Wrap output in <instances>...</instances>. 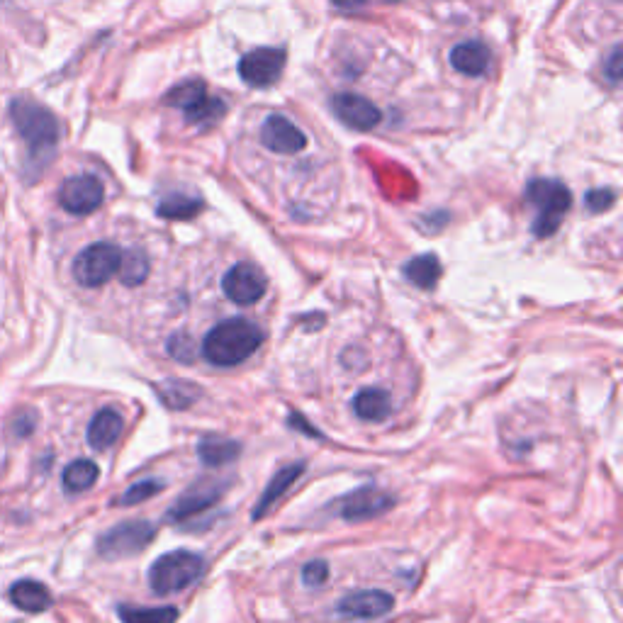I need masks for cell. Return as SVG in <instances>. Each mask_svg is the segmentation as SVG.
Returning a JSON list of instances; mask_svg holds the SVG:
<instances>
[{"instance_id": "6da1fadb", "label": "cell", "mask_w": 623, "mask_h": 623, "mask_svg": "<svg viewBox=\"0 0 623 623\" xmlns=\"http://www.w3.org/2000/svg\"><path fill=\"white\" fill-rule=\"evenodd\" d=\"M8 112L22 142L27 144L30 173L37 178L44 168L52 164L56 147H59V122H56L52 110H47L32 98H15Z\"/></svg>"}, {"instance_id": "8992f818", "label": "cell", "mask_w": 623, "mask_h": 623, "mask_svg": "<svg viewBox=\"0 0 623 623\" xmlns=\"http://www.w3.org/2000/svg\"><path fill=\"white\" fill-rule=\"evenodd\" d=\"M156 529L151 521H125V524L112 526L98 538V553L105 560H120L129 555L142 553L154 541Z\"/></svg>"}, {"instance_id": "ffe728a7", "label": "cell", "mask_w": 623, "mask_h": 623, "mask_svg": "<svg viewBox=\"0 0 623 623\" xmlns=\"http://www.w3.org/2000/svg\"><path fill=\"white\" fill-rule=\"evenodd\" d=\"M390 412V392H385L383 387H366L353 397V414L363 422H383L390 417Z\"/></svg>"}, {"instance_id": "603a6c76", "label": "cell", "mask_w": 623, "mask_h": 623, "mask_svg": "<svg viewBox=\"0 0 623 623\" xmlns=\"http://www.w3.org/2000/svg\"><path fill=\"white\" fill-rule=\"evenodd\" d=\"M117 616L122 623H176V606H117Z\"/></svg>"}, {"instance_id": "cb8c5ba5", "label": "cell", "mask_w": 623, "mask_h": 623, "mask_svg": "<svg viewBox=\"0 0 623 623\" xmlns=\"http://www.w3.org/2000/svg\"><path fill=\"white\" fill-rule=\"evenodd\" d=\"M205 98H207L205 81H200V78H188V81L178 83L176 88H171V91L164 95V105H168V108H181L183 112H188V110H193L198 103H202Z\"/></svg>"}, {"instance_id": "836d02e7", "label": "cell", "mask_w": 623, "mask_h": 623, "mask_svg": "<svg viewBox=\"0 0 623 623\" xmlns=\"http://www.w3.org/2000/svg\"><path fill=\"white\" fill-rule=\"evenodd\" d=\"M604 74L606 78H609V83H619L621 76H623V56H621V47H614L611 49L609 59H606L604 64Z\"/></svg>"}, {"instance_id": "e0dca14e", "label": "cell", "mask_w": 623, "mask_h": 623, "mask_svg": "<svg viewBox=\"0 0 623 623\" xmlns=\"http://www.w3.org/2000/svg\"><path fill=\"white\" fill-rule=\"evenodd\" d=\"M490 56L492 54H490V49H487V44L473 39V42H463V44H458V47H453L451 66L458 71V74L477 78V76L487 74V69H490Z\"/></svg>"}, {"instance_id": "4fadbf2b", "label": "cell", "mask_w": 623, "mask_h": 623, "mask_svg": "<svg viewBox=\"0 0 623 623\" xmlns=\"http://www.w3.org/2000/svg\"><path fill=\"white\" fill-rule=\"evenodd\" d=\"M261 144L273 154H300L307 149V137L288 117L271 115L261 125Z\"/></svg>"}, {"instance_id": "f1b7e54d", "label": "cell", "mask_w": 623, "mask_h": 623, "mask_svg": "<svg viewBox=\"0 0 623 623\" xmlns=\"http://www.w3.org/2000/svg\"><path fill=\"white\" fill-rule=\"evenodd\" d=\"M164 490V482L159 480H142L137 485H132L125 495H120V499H115V507H137V504L147 502L154 495Z\"/></svg>"}, {"instance_id": "5bb4252c", "label": "cell", "mask_w": 623, "mask_h": 623, "mask_svg": "<svg viewBox=\"0 0 623 623\" xmlns=\"http://www.w3.org/2000/svg\"><path fill=\"white\" fill-rule=\"evenodd\" d=\"M395 507V499L387 492L378 490V487H358L353 490L349 497H344L341 502V516L346 521H366L375 519V516L390 512Z\"/></svg>"}, {"instance_id": "30bf717a", "label": "cell", "mask_w": 623, "mask_h": 623, "mask_svg": "<svg viewBox=\"0 0 623 623\" xmlns=\"http://www.w3.org/2000/svg\"><path fill=\"white\" fill-rule=\"evenodd\" d=\"M229 482L222 480H200L195 485H190L188 490L178 497V502L168 509V521H185V519H193L205 509H210L212 504H217L222 499L224 492H227Z\"/></svg>"}, {"instance_id": "7a4b0ae2", "label": "cell", "mask_w": 623, "mask_h": 623, "mask_svg": "<svg viewBox=\"0 0 623 623\" xmlns=\"http://www.w3.org/2000/svg\"><path fill=\"white\" fill-rule=\"evenodd\" d=\"M266 341V334L258 324L249 322L244 317L224 319V322L215 324L207 336L202 339L200 353L217 368H234L249 361L254 353L261 349Z\"/></svg>"}, {"instance_id": "4dcf8cb0", "label": "cell", "mask_w": 623, "mask_h": 623, "mask_svg": "<svg viewBox=\"0 0 623 623\" xmlns=\"http://www.w3.org/2000/svg\"><path fill=\"white\" fill-rule=\"evenodd\" d=\"M614 205H616V193L611 188L589 190V193L585 195V207L589 212H594V215L611 210Z\"/></svg>"}, {"instance_id": "83f0119b", "label": "cell", "mask_w": 623, "mask_h": 623, "mask_svg": "<svg viewBox=\"0 0 623 623\" xmlns=\"http://www.w3.org/2000/svg\"><path fill=\"white\" fill-rule=\"evenodd\" d=\"M224 112H227V105H224V100L222 98H210V95H207V98L202 100V103L195 105L193 110L185 112V122H188V125L215 122V120H220Z\"/></svg>"}, {"instance_id": "44dd1931", "label": "cell", "mask_w": 623, "mask_h": 623, "mask_svg": "<svg viewBox=\"0 0 623 623\" xmlns=\"http://www.w3.org/2000/svg\"><path fill=\"white\" fill-rule=\"evenodd\" d=\"M404 278L409 280L412 285L422 290H434L436 283H439L443 268L439 256L434 254H422V256H414L412 261L404 263Z\"/></svg>"}, {"instance_id": "7c38bea8", "label": "cell", "mask_w": 623, "mask_h": 623, "mask_svg": "<svg viewBox=\"0 0 623 623\" xmlns=\"http://www.w3.org/2000/svg\"><path fill=\"white\" fill-rule=\"evenodd\" d=\"M331 110L339 117L341 125L356 129V132H370L383 122V112L375 108L368 98L356 93H339L331 98Z\"/></svg>"}, {"instance_id": "d6a6232c", "label": "cell", "mask_w": 623, "mask_h": 623, "mask_svg": "<svg viewBox=\"0 0 623 623\" xmlns=\"http://www.w3.org/2000/svg\"><path fill=\"white\" fill-rule=\"evenodd\" d=\"M35 426H37V414L30 412V409H22L18 417L13 419L15 439H27V436L35 431Z\"/></svg>"}, {"instance_id": "8fae6325", "label": "cell", "mask_w": 623, "mask_h": 623, "mask_svg": "<svg viewBox=\"0 0 623 623\" xmlns=\"http://www.w3.org/2000/svg\"><path fill=\"white\" fill-rule=\"evenodd\" d=\"M395 606V597L383 589H358V592L346 594L336 604V614L346 621H370L380 619Z\"/></svg>"}, {"instance_id": "52a82bcc", "label": "cell", "mask_w": 623, "mask_h": 623, "mask_svg": "<svg viewBox=\"0 0 623 623\" xmlns=\"http://www.w3.org/2000/svg\"><path fill=\"white\" fill-rule=\"evenodd\" d=\"M285 61H288L285 49H254L239 61V76L249 88H268L283 74Z\"/></svg>"}, {"instance_id": "d4e9b609", "label": "cell", "mask_w": 623, "mask_h": 623, "mask_svg": "<svg viewBox=\"0 0 623 623\" xmlns=\"http://www.w3.org/2000/svg\"><path fill=\"white\" fill-rule=\"evenodd\" d=\"M205 207V202L200 198H193V195H183V193H173L159 202L156 207V215L164 217V220H193L195 215Z\"/></svg>"}, {"instance_id": "4316f807", "label": "cell", "mask_w": 623, "mask_h": 623, "mask_svg": "<svg viewBox=\"0 0 623 623\" xmlns=\"http://www.w3.org/2000/svg\"><path fill=\"white\" fill-rule=\"evenodd\" d=\"M117 275H120V280L127 285V288H137V285H142L149 275L147 254H144L142 249H129L127 254H122L120 271H117Z\"/></svg>"}, {"instance_id": "277c9868", "label": "cell", "mask_w": 623, "mask_h": 623, "mask_svg": "<svg viewBox=\"0 0 623 623\" xmlns=\"http://www.w3.org/2000/svg\"><path fill=\"white\" fill-rule=\"evenodd\" d=\"M202 572H205L202 555L193 553V550H171L151 565L149 585L156 594L168 597V594L183 592V589L195 585Z\"/></svg>"}, {"instance_id": "f546056e", "label": "cell", "mask_w": 623, "mask_h": 623, "mask_svg": "<svg viewBox=\"0 0 623 623\" xmlns=\"http://www.w3.org/2000/svg\"><path fill=\"white\" fill-rule=\"evenodd\" d=\"M168 356H173L176 361L181 363H193L195 356H198V349H195V341L185 334H173L166 344Z\"/></svg>"}, {"instance_id": "484cf974", "label": "cell", "mask_w": 623, "mask_h": 623, "mask_svg": "<svg viewBox=\"0 0 623 623\" xmlns=\"http://www.w3.org/2000/svg\"><path fill=\"white\" fill-rule=\"evenodd\" d=\"M156 392H159L161 400H164V404H168L171 409L190 407V404L198 402L200 397V387L181 378H171L166 380V383L156 385Z\"/></svg>"}, {"instance_id": "5b68a950", "label": "cell", "mask_w": 623, "mask_h": 623, "mask_svg": "<svg viewBox=\"0 0 623 623\" xmlns=\"http://www.w3.org/2000/svg\"><path fill=\"white\" fill-rule=\"evenodd\" d=\"M122 251L108 241L86 246L74 261V278L83 288H100L120 271Z\"/></svg>"}, {"instance_id": "e575fe53", "label": "cell", "mask_w": 623, "mask_h": 623, "mask_svg": "<svg viewBox=\"0 0 623 623\" xmlns=\"http://www.w3.org/2000/svg\"><path fill=\"white\" fill-rule=\"evenodd\" d=\"M290 426H295V429H300V431H305V434H310V436H317V439H324L322 434H319L317 429H314V426H310L305 422V419L300 417V414H290V422H288Z\"/></svg>"}, {"instance_id": "1f68e13d", "label": "cell", "mask_w": 623, "mask_h": 623, "mask_svg": "<svg viewBox=\"0 0 623 623\" xmlns=\"http://www.w3.org/2000/svg\"><path fill=\"white\" fill-rule=\"evenodd\" d=\"M329 580V565L324 560H312V563L305 565L302 570V582L307 587H322L324 582Z\"/></svg>"}, {"instance_id": "2e32d148", "label": "cell", "mask_w": 623, "mask_h": 623, "mask_svg": "<svg viewBox=\"0 0 623 623\" xmlns=\"http://www.w3.org/2000/svg\"><path fill=\"white\" fill-rule=\"evenodd\" d=\"M8 599L27 614H44L54 604L52 592L37 580H18L8 589Z\"/></svg>"}, {"instance_id": "d590c367", "label": "cell", "mask_w": 623, "mask_h": 623, "mask_svg": "<svg viewBox=\"0 0 623 623\" xmlns=\"http://www.w3.org/2000/svg\"><path fill=\"white\" fill-rule=\"evenodd\" d=\"M331 3L341 10H358V8H363L368 0H331Z\"/></svg>"}, {"instance_id": "ba28073f", "label": "cell", "mask_w": 623, "mask_h": 623, "mask_svg": "<svg viewBox=\"0 0 623 623\" xmlns=\"http://www.w3.org/2000/svg\"><path fill=\"white\" fill-rule=\"evenodd\" d=\"M222 290L234 305L249 307L266 295L268 280L254 263H237V266H232L224 273Z\"/></svg>"}, {"instance_id": "3957f363", "label": "cell", "mask_w": 623, "mask_h": 623, "mask_svg": "<svg viewBox=\"0 0 623 623\" xmlns=\"http://www.w3.org/2000/svg\"><path fill=\"white\" fill-rule=\"evenodd\" d=\"M524 198L538 207V217L533 222V234L538 239L553 237L572 207V193L568 185L553 181V178H533L526 185Z\"/></svg>"}, {"instance_id": "ac0fdd59", "label": "cell", "mask_w": 623, "mask_h": 623, "mask_svg": "<svg viewBox=\"0 0 623 623\" xmlns=\"http://www.w3.org/2000/svg\"><path fill=\"white\" fill-rule=\"evenodd\" d=\"M302 473H305V463L285 465L283 470H278V473L273 475V480L268 482L266 490H263L261 499H258V504L254 507V512H251V519H254V521H261L263 516H266L268 509H271L273 504L278 502V499L285 495V490H288V487H293V485H295V480H297V477H300Z\"/></svg>"}, {"instance_id": "9c48e42d", "label": "cell", "mask_w": 623, "mask_h": 623, "mask_svg": "<svg viewBox=\"0 0 623 623\" xmlns=\"http://www.w3.org/2000/svg\"><path fill=\"white\" fill-rule=\"evenodd\" d=\"M105 200V188L100 183V178L88 176H74L69 181L61 183L59 188V205L64 207L69 215L76 217H86L91 212L98 210Z\"/></svg>"}, {"instance_id": "8d00e7d4", "label": "cell", "mask_w": 623, "mask_h": 623, "mask_svg": "<svg viewBox=\"0 0 623 623\" xmlns=\"http://www.w3.org/2000/svg\"><path fill=\"white\" fill-rule=\"evenodd\" d=\"M387 3H392V0H387Z\"/></svg>"}, {"instance_id": "9a60e30c", "label": "cell", "mask_w": 623, "mask_h": 623, "mask_svg": "<svg viewBox=\"0 0 623 623\" xmlns=\"http://www.w3.org/2000/svg\"><path fill=\"white\" fill-rule=\"evenodd\" d=\"M122 431H125V419H122V414L112 407L100 409V412L91 419V424H88L86 431L88 446H91L93 451H108V448L115 446L117 439H120Z\"/></svg>"}, {"instance_id": "d6986e66", "label": "cell", "mask_w": 623, "mask_h": 623, "mask_svg": "<svg viewBox=\"0 0 623 623\" xmlns=\"http://www.w3.org/2000/svg\"><path fill=\"white\" fill-rule=\"evenodd\" d=\"M241 453V443L220 434H207L202 436L198 443V456L202 465L207 468H222V465L234 463Z\"/></svg>"}, {"instance_id": "7402d4cb", "label": "cell", "mask_w": 623, "mask_h": 623, "mask_svg": "<svg viewBox=\"0 0 623 623\" xmlns=\"http://www.w3.org/2000/svg\"><path fill=\"white\" fill-rule=\"evenodd\" d=\"M100 468L93 463V460L81 458L74 460L71 465H66L64 475H61V485L69 495H81V492H88L91 487L98 482Z\"/></svg>"}]
</instances>
